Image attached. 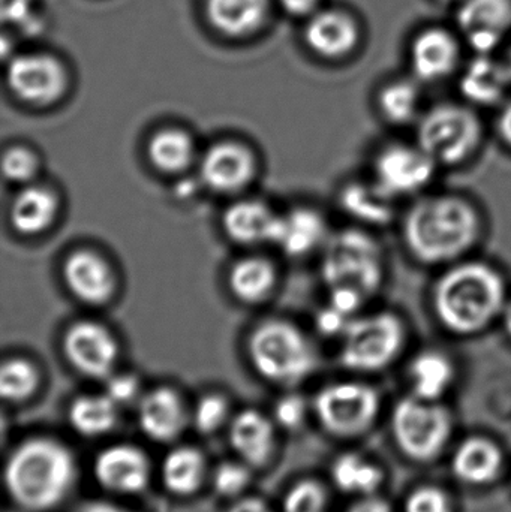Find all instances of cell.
Here are the masks:
<instances>
[{"label": "cell", "mask_w": 511, "mask_h": 512, "mask_svg": "<svg viewBox=\"0 0 511 512\" xmlns=\"http://www.w3.org/2000/svg\"><path fill=\"white\" fill-rule=\"evenodd\" d=\"M77 456L68 442L50 433H32L11 445L3 460V489L15 510L53 512L74 493Z\"/></svg>", "instance_id": "cell-1"}, {"label": "cell", "mask_w": 511, "mask_h": 512, "mask_svg": "<svg viewBox=\"0 0 511 512\" xmlns=\"http://www.w3.org/2000/svg\"><path fill=\"white\" fill-rule=\"evenodd\" d=\"M482 233L479 210L459 195H425L411 204L402 219V240L408 254L431 267L462 261L476 248Z\"/></svg>", "instance_id": "cell-2"}, {"label": "cell", "mask_w": 511, "mask_h": 512, "mask_svg": "<svg viewBox=\"0 0 511 512\" xmlns=\"http://www.w3.org/2000/svg\"><path fill=\"white\" fill-rule=\"evenodd\" d=\"M507 283L500 270L477 259L447 265L432 288L431 304L441 327L455 336L488 330L503 316Z\"/></svg>", "instance_id": "cell-3"}, {"label": "cell", "mask_w": 511, "mask_h": 512, "mask_svg": "<svg viewBox=\"0 0 511 512\" xmlns=\"http://www.w3.org/2000/svg\"><path fill=\"white\" fill-rule=\"evenodd\" d=\"M249 358L255 372L273 385L291 388L311 378L320 357L312 340L287 321H266L252 331Z\"/></svg>", "instance_id": "cell-4"}, {"label": "cell", "mask_w": 511, "mask_h": 512, "mask_svg": "<svg viewBox=\"0 0 511 512\" xmlns=\"http://www.w3.org/2000/svg\"><path fill=\"white\" fill-rule=\"evenodd\" d=\"M321 274L329 289L353 288L371 300L386 280L383 246L368 231H339L327 240Z\"/></svg>", "instance_id": "cell-5"}, {"label": "cell", "mask_w": 511, "mask_h": 512, "mask_svg": "<svg viewBox=\"0 0 511 512\" xmlns=\"http://www.w3.org/2000/svg\"><path fill=\"white\" fill-rule=\"evenodd\" d=\"M407 343V325L389 310L357 315L341 336L339 361L356 373H377L392 366Z\"/></svg>", "instance_id": "cell-6"}, {"label": "cell", "mask_w": 511, "mask_h": 512, "mask_svg": "<svg viewBox=\"0 0 511 512\" xmlns=\"http://www.w3.org/2000/svg\"><path fill=\"white\" fill-rule=\"evenodd\" d=\"M483 141V125L467 105L438 104L422 114L417 123V144L438 167H456L476 155Z\"/></svg>", "instance_id": "cell-7"}, {"label": "cell", "mask_w": 511, "mask_h": 512, "mask_svg": "<svg viewBox=\"0 0 511 512\" xmlns=\"http://www.w3.org/2000/svg\"><path fill=\"white\" fill-rule=\"evenodd\" d=\"M380 396L362 382H333L318 391L312 400V414L324 432L336 438H353L374 423Z\"/></svg>", "instance_id": "cell-8"}, {"label": "cell", "mask_w": 511, "mask_h": 512, "mask_svg": "<svg viewBox=\"0 0 511 512\" xmlns=\"http://www.w3.org/2000/svg\"><path fill=\"white\" fill-rule=\"evenodd\" d=\"M399 448L414 460L437 456L452 430V417L438 402L410 396L399 400L392 418Z\"/></svg>", "instance_id": "cell-9"}, {"label": "cell", "mask_w": 511, "mask_h": 512, "mask_svg": "<svg viewBox=\"0 0 511 512\" xmlns=\"http://www.w3.org/2000/svg\"><path fill=\"white\" fill-rule=\"evenodd\" d=\"M96 486L111 498H135L149 490L156 468L146 448L119 441L96 451L90 465Z\"/></svg>", "instance_id": "cell-10"}, {"label": "cell", "mask_w": 511, "mask_h": 512, "mask_svg": "<svg viewBox=\"0 0 511 512\" xmlns=\"http://www.w3.org/2000/svg\"><path fill=\"white\" fill-rule=\"evenodd\" d=\"M437 168V162L417 143L387 144L375 155L372 179L398 200L425 191L434 180Z\"/></svg>", "instance_id": "cell-11"}, {"label": "cell", "mask_w": 511, "mask_h": 512, "mask_svg": "<svg viewBox=\"0 0 511 512\" xmlns=\"http://www.w3.org/2000/svg\"><path fill=\"white\" fill-rule=\"evenodd\" d=\"M135 417L141 435L164 447L180 442L186 430L191 429V406L176 388L168 385L144 391L135 405Z\"/></svg>", "instance_id": "cell-12"}, {"label": "cell", "mask_w": 511, "mask_h": 512, "mask_svg": "<svg viewBox=\"0 0 511 512\" xmlns=\"http://www.w3.org/2000/svg\"><path fill=\"white\" fill-rule=\"evenodd\" d=\"M228 447L234 457L255 472L270 468L278 457L281 430L270 414L257 408L236 411L225 430Z\"/></svg>", "instance_id": "cell-13"}, {"label": "cell", "mask_w": 511, "mask_h": 512, "mask_svg": "<svg viewBox=\"0 0 511 512\" xmlns=\"http://www.w3.org/2000/svg\"><path fill=\"white\" fill-rule=\"evenodd\" d=\"M63 354L72 369L90 379L113 375L119 360V345L111 331L95 321H80L63 337Z\"/></svg>", "instance_id": "cell-14"}, {"label": "cell", "mask_w": 511, "mask_h": 512, "mask_svg": "<svg viewBox=\"0 0 511 512\" xmlns=\"http://www.w3.org/2000/svg\"><path fill=\"white\" fill-rule=\"evenodd\" d=\"M6 80L18 99L32 105L53 104L66 89V72L62 63L44 53L12 57Z\"/></svg>", "instance_id": "cell-15"}, {"label": "cell", "mask_w": 511, "mask_h": 512, "mask_svg": "<svg viewBox=\"0 0 511 512\" xmlns=\"http://www.w3.org/2000/svg\"><path fill=\"white\" fill-rule=\"evenodd\" d=\"M210 469L212 463L203 448L180 441L167 447L156 478L171 498L192 499L209 487Z\"/></svg>", "instance_id": "cell-16"}, {"label": "cell", "mask_w": 511, "mask_h": 512, "mask_svg": "<svg viewBox=\"0 0 511 512\" xmlns=\"http://www.w3.org/2000/svg\"><path fill=\"white\" fill-rule=\"evenodd\" d=\"M255 159L249 149L233 141L213 144L200 162L201 182L216 194H236L254 179Z\"/></svg>", "instance_id": "cell-17"}, {"label": "cell", "mask_w": 511, "mask_h": 512, "mask_svg": "<svg viewBox=\"0 0 511 512\" xmlns=\"http://www.w3.org/2000/svg\"><path fill=\"white\" fill-rule=\"evenodd\" d=\"M63 279L69 291L83 303H107L116 291L110 264L92 251L72 252L63 264Z\"/></svg>", "instance_id": "cell-18"}, {"label": "cell", "mask_w": 511, "mask_h": 512, "mask_svg": "<svg viewBox=\"0 0 511 512\" xmlns=\"http://www.w3.org/2000/svg\"><path fill=\"white\" fill-rule=\"evenodd\" d=\"M461 48L449 30L431 27L416 36L410 50L413 74L423 83L450 77L458 66Z\"/></svg>", "instance_id": "cell-19"}, {"label": "cell", "mask_w": 511, "mask_h": 512, "mask_svg": "<svg viewBox=\"0 0 511 512\" xmlns=\"http://www.w3.org/2000/svg\"><path fill=\"white\" fill-rule=\"evenodd\" d=\"M309 47L327 59H341L359 44L360 32L356 20L338 9L315 12L305 30Z\"/></svg>", "instance_id": "cell-20"}, {"label": "cell", "mask_w": 511, "mask_h": 512, "mask_svg": "<svg viewBox=\"0 0 511 512\" xmlns=\"http://www.w3.org/2000/svg\"><path fill=\"white\" fill-rule=\"evenodd\" d=\"M122 409L102 391L75 396L66 409L69 429L87 441L107 438L119 426Z\"/></svg>", "instance_id": "cell-21"}, {"label": "cell", "mask_w": 511, "mask_h": 512, "mask_svg": "<svg viewBox=\"0 0 511 512\" xmlns=\"http://www.w3.org/2000/svg\"><path fill=\"white\" fill-rule=\"evenodd\" d=\"M511 84L507 63L492 56H477L465 68L459 81L462 96L479 107L500 104Z\"/></svg>", "instance_id": "cell-22"}, {"label": "cell", "mask_w": 511, "mask_h": 512, "mask_svg": "<svg viewBox=\"0 0 511 512\" xmlns=\"http://www.w3.org/2000/svg\"><path fill=\"white\" fill-rule=\"evenodd\" d=\"M279 218L261 201L246 200L233 204L225 212V234L239 245L275 243Z\"/></svg>", "instance_id": "cell-23"}, {"label": "cell", "mask_w": 511, "mask_h": 512, "mask_svg": "<svg viewBox=\"0 0 511 512\" xmlns=\"http://www.w3.org/2000/svg\"><path fill=\"white\" fill-rule=\"evenodd\" d=\"M396 198L387 194L374 179L348 183L339 194L342 210L369 227H386L396 216Z\"/></svg>", "instance_id": "cell-24"}, {"label": "cell", "mask_w": 511, "mask_h": 512, "mask_svg": "<svg viewBox=\"0 0 511 512\" xmlns=\"http://www.w3.org/2000/svg\"><path fill=\"white\" fill-rule=\"evenodd\" d=\"M408 376L413 396L438 402L455 382L456 367L446 352L428 348L411 358Z\"/></svg>", "instance_id": "cell-25"}, {"label": "cell", "mask_w": 511, "mask_h": 512, "mask_svg": "<svg viewBox=\"0 0 511 512\" xmlns=\"http://www.w3.org/2000/svg\"><path fill=\"white\" fill-rule=\"evenodd\" d=\"M327 230L326 219L317 210L297 209L279 218L275 243L288 255L302 256L326 245Z\"/></svg>", "instance_id": "cell-26"}, {"label": "cell", "mask_w": 511, "mask_h": 512, "mask_svg": "<svg viewBox=\"0 0 511 512\" xmlns=\"http://www.w3.org/2000/svg\"><path fill=\"white\" fill-rule=\"evenodd\" d=\"M59 212V200L50 189L27 186L15 195L9 210L11 225L23 236H38L51 227Z\"/></svg>", "instance_id": "cell-27"}, {"label": "cell", "mask_w": 511, "mask_h": 512, "mask_svg": "<svg viewBox=\"0 0 511 512\" xmlns=\"http://www.w3.org/2000/svg\"><path fill=\"white\" fill-rule=\"evenodd\" d=\"M269 0H206L210 23L230 36L255 32L266 20Z\"/></svg>", "instance_id": "cell-28"}, {"label": "cell", "mask_w": 511, "mask_h": 512, "mask_svg": "<svg viewBox=\"0 0 511 512\" xmlns=\"http://www.w3.org/2000/svg\"><path fill=\"white\" fill-rule=\"evenodd\" d=\"M503 457L497 445L486 439L471 438L456 451L453 471L467 484H488L497 477Z\"/></svg>", "instance_id": "cell-29"}, {"label": "cell", "mask_w": 511, "mask_h": 512, "mask_svg": "<svg viewBox=\"0 0 511 512\" xmlns=\"http://www.w3.org/2000/svg\"><path fill=\"white\" fill-rule=\"evenodd\" d=\"M231 291L245 303H260L269 297L276 285V270L272 262L260 256L240 259L228 276Z\"/></svg>", "instance_id": "cell-30"}, {"label": "cell", "mask_w": 511, "mask_h": 512, "mask_svg": "<svg viewBox=\"0 0 511 512\" xmlns=\"http://www.w3.org/2000/svg\"><path fill=\"white\" fill-rule=\"evenodd\" d=\"M147 156L153 167L161 173H183L194 161V140L180 129H162L150 138Z\"/></svg>", "instance_id": "cell-31"}, {"label": "cell", "mask_w": 511, "mask_h": 512, "mask_svg": "<svg viewBox=\"0 0 511 512\" xmlns=\"http://www.w3.org/2000/svg\"><path fill=\"white\" fill-rule=\"evenodd\" d=\"M333 484L341 492L354 495H372L383 481V472L366 462L359 454L347 453L339 456L330 469Z\"/></svg>", "instance_id": "cell-32"}, {"label": "cell", "mask_w": 511, "mask_h": 512, "mask_svg": "<svg viewBox=\"0 0 511 512\" xmlns=\"http://www.w3.org/2000/svg\"><path fill=\"white\" fill-rule=\"evenodd\" d=\"M456 18L464 33L491 30L506 35L511 29V0H464Z\"/></svg>", "instance_id": "cell-33"}, {"label": "cell", "mask_w": 511, "mask_h": 512, "mask_svg": "<svg viewBox=\"0 0 511 512\" xmlns=\"http://www.w3.org/2000/svg\"><path fill=\"white\" fill-rule=\"evenodd\" d=\"M378 110L387 123L405 126L420 119V90L408 80L386 84L378 95Z\"/></svg>", "instance_id": "cell-34"}, {"label": "cell", "mask_w": 511, "mask_h": 512, "mask_svg": "<svg viewBox=\"0 0 511 512\" xmlns=\"http://www.w3.org/2000/svg\"><path fill=\"white\" fill-rule=\"evenodd\" d=\"M257 472L237 457L213 463L210 469L209 489L225 502H233L251 493Z\"/></svg>", "instance_id": "cell-35"}, {"label": "cell", "mask_w": 511, "mask_h": 512, "mask_svg": "<svg viewBox=\"0 0 511 512\" xmlns=\"http://www.w3.org/2000/svg\"><path fill=\"white\" fill-rule=\"evenodd\" d=\"M41 385V375L35 364L24 358H11L0 369V396L8 405L29 402Z\"/></svg>", "instance_id": "cell-36"}, {"label": "cell", "mask_w": 511, "mask_h": 512, "mask_svg": "<svg viewBox=\"0 0 511 512\" xmlns=\"http://www.w3.org/2000/svg\"><path fill=\"white\" fill-rule=\"evenodd\" d=\"M236 411L224 393L210 391L201 394L191 405V429L203 438H213L227 430Z\"/></svg>", "instance_id": "cell-37"}, {"label": "cell", "mask_w": 511, "mask_h": 512, "mask_svg": "<svg viewBox=\"0 0 511 512\" xmlns=\"http://www.w3.org/2000/svg\"><path fill=\"white\" fill-rule=\"evenodd\" d=\"M329 495L326 487L314 478H300L282 493L281 512H326Z\"/></svg>", "instance_id": "cell-38"}, {"label": "cell", "mask_w": 511, "mask_h": 512, "mask_svg": "<svg viewBox=\"0 0 511 512\" xmlns=\"http://www.w3.org/2000/svg\"><path fill=\"white\" fill-rule=\"evenodd\" d=\"M312 403L297 393H285L273 405L270 417L281 432H297L305 426Z\"/></svg>", "instance_id": "cell-39"}, {"label": "cell", "mask_w": 511, "mask_h": 512, "mask_svg": "<svg viewBox=\"0 0 511 512\" xmlns=\"http://www.w3.org/2000/svg\"><path fill=\"white\" fill-rule=\"evenodd\" d=\"M3 176L11 183L32 182L39 171V161L35 153L24 147H11L6 150L2 161Z\"/></svg>", "instance_id": "cell-40"}, {"label": "cell", "mask_w": 511, "mask_h": 512, "mask_svg": "<svg viewBox=\"0 0 511 512\" xmlns=\"http://www.w3.org/2000/svg\"><path fill=\"white\" fill-rule=\"evenodd\" d=\"M104 393L123 409L137 405L144 391L134 373H113L105 379Z\"/></svg>", "instance_id": "cell-41"}, {"label": "cell", "mask_w": 511, "mask_h": 512, "mask_svg": "<svg viewBox=\"0 0 511 512\" xmlns=\"http://www.w3.org/2000/svg\"><path fill=\"white\" fill-rule=\"evenodd\" d=\"M2 18L5 23H11L12 26L21 27V29L35 30L41 26L35 12H33L32 0H2Z\"/></svg>", "instance_id": "cell-42"}, {"label": "cell", "mask_w": 511, "mask_h": 512, "mask_svg": "<svg viewBox=\"0 0 511 512\" xmlns=\"http://www.w3.org/2000/svg\"><path fill=\"white\" fill-rule=\"evenodd\" d=\"M405 512H452L449 499L441 490L423 487L411 493Z\"/></svg>", "instance_id": "cell-43"}, {"label": "cell", "mask_w": 511, "mask_h": 512, "mask_svg": "<svg viewBox=\"0 0 511 512\" xmlns=\"http://www.w3.org/2000/svg\"><path fill=\"white\" fill-rule=\"evenodd\" d=\"M354 318H348L344 313L330 306L318 313L317 327L326 336H342L347 330L348 324Z\"/></svg>", "instance_id": "cell-44"}, {"label": "cell", "mask_w": 511, "mask_h": 512, "mask_svg": "<svg viewBox=\"0 0 511 512\" xmlns=\"http://www.w3.org/2000/svg\"><path fill=\"white\" fill-rule=\"evenodd\" d=\"M225 512H281L269 499L263 498L258 493H248L236 501L228 502Z\"/></svg>", "instance_id": "cell-45"}, {"label": "cell", "mask_w": 511, "mask_h": 512, "mask_svg": "<svg viewBox=\"0 0 511 512\" xmlns=\"http://www.w3.org/2000/svg\"><path fill=\"white\" fill-rule=\"evenodd\" d=\"M71 512H134L114 499H89L75 505Z\"/></svg>", "instance_id": "cell-46"}, {"label": "cell", "mask_w": 511, "mask_h": 512, "mask_svg": "<svg viewBox=\"0 0 511 512\" xmlns=\"http://www.w3.org/2000/svg\"><path fill=\"white\" fill-rule=\"evenodd\" d=\"M320 0H279L282 8L291 15H308L315 11Z\"/></svg>", "instance_id": "cell-47"}, {"label": "cell", "mask_w": 511, "mask_h": 512, "mask_svg": "<svg viewBox=\"0 0 511 512\" xmlns=\"http://www.w3.org/2000/svg\"><path fill=\"white\" fill-rule=\"evenodd\" d=\"M498 135L503 143L511 149V101L504 105L497 120Z\"/></svg>", "instance_id": "cell-48"}, {"label": "cell", "mask_w": 511, "mask_h": 512, "mask_svg": "<svg viewBox=\"0 0 511 512\" xmlns=\"http://www.w3.org/2000/svg\"><path fill=\"white\" fill-rule=\"evenodd\" d=\"M350 512H390L384 502L375 501V499H368V501L360 502V504L354 505Z\"/></svg>", "instance_id": "cell-49"}, {"label": "cell", "mask_w": 511, "mask_h": 512, "mask_svg": "<svg viewBox=\"0 0 511 512\" xmlns=\"http://www.w3.org/2000/svg\"><path fill=\"white\" fill-rule=\"evenodd\" d=\"M501 319H503L504 330H506V333L509 334L511 339V298L507 301L506 309H504Z\"/></svg>", "instance_id": "cell-50"}, {"label": "cell", "mask_w": 511, "mask_h": 512, "mask_svg": "<svg viewBox=\"0 0 511 512\" xmlns=\"http://www.w3.org/2000/svg\"><path fill=\"white\" fill-rule=\"evenodd\" d=\"M507 68H509V71H510V75H511V48H510V51H509V59H507Z\"/></svg>", "instance_id": "cell-51"}, {"label": "cell", "mask_w": 511, "mask_h": 512, "mask_svg": "<svg viewBox=\"0 0 511 512\" xmlns=\"http://www.w3.org/2000/svg\"><path fill=\"white\" fill-rule=\"evenodd\" d=\"M441 2H452V0H441Z\"/></svg>", "instance_id": "cell-52"}]
</instances>
